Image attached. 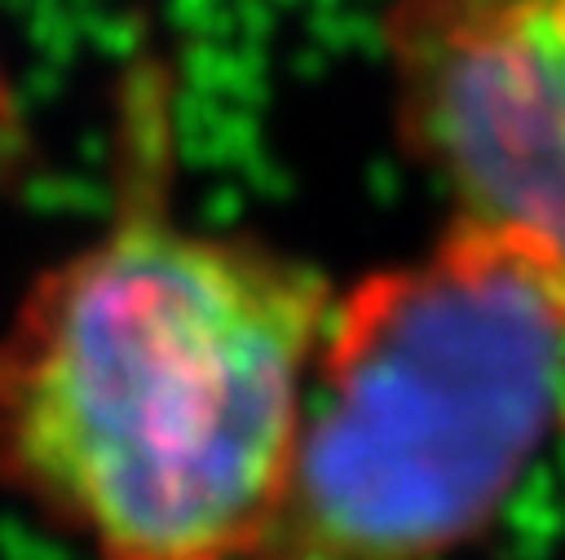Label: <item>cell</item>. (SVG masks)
Here are the masks:
<instances>
[{
	"label": "cell",
	"instance_id": "6da1fadb",
	"mask_svg": "<svg viewBox=\"0 0 565 560\" xmlns=\"http://www.w3.org/2000/svg\"><path fill=\"white\" fill-rule=\"evenodd\" d=\"M335 287L150 190L0 326V489L93 560H247Z\"/></svg>",
	"mask_w": 565,
	"mask_h": 560
},
{
	"label": "cell",
	"instance_id": "7a4b0ae2",
	"mask_svg": "<svg viewBox=\"0 0 565 560\" xmlns=\"http://www.w3.org/2000/svg\"><path fill=\"white\" fill-rule=\"evenodd\" d=\"M565 437V260L455 212L335 291L247 560H446Z\"/></svg>",
	"mask_w": 565,
	"mask_h": 560
},
{
	"label": "cell",
	"instance_id": "3957f363",
	"mask_svg": "<svg viewBox=\"0 0 565 560\" xmlns=\"http://www.w3.org/2000/svg\"><path fill=\"white\" fill-rule=\"evenodd\" d=\"M402 146L455 212L565 260V0H388Z\"/></svg>",
	"mask_w": 565,
	"mask_h": 560
}]
</instances>
